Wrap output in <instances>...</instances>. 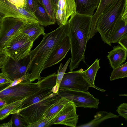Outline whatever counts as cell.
<instances>
[{
    "instance_id": "cell-1",
    "label": "cell",
    "mask_w": 127,
    "mask_h": 127,
    "mask_svg": "<svg viewBox=\"0 0 127 127\" xmlns=\"http://www.w3.org/2000/svg\"><path fill=\"white\" fill-rule=\"evenodd\" d=\"M69 22L59 26L52 32L45 33L38 46L31 51L29 79L31 82L41 78L40 74L45 64L54 50L60 42L69 33Z\"/></svg>"
},
{
    "instance_id": "cell-2",
    "label": "cell",
    "mask_w": 127,
    "mask_h": 127,
    "mask_svg": "<svg viewBox=\"0 0 127 127\" xmlns=\"http://www.w3.org/2000/svg\"><path fill=\"white\" fill-rule=\"evenodd\" d=\"M92 17L76 12L70 16L68 20V35L71 53L69 71L77 68L81 62L85 63V54L91 29Z\"/></svg>"
},
{
    "instance_id": "cell-3",
    "label": "cell",
    "mask_w": 127,
    "mask_h": 127,
    "mask_svg": "<svg viewBox=\"0 0 127 127\" xmlns=\"http://www.w3.org/2000/svg\"><path fill=\"white\" fill-rule=\"evenodd\" d=\"M127 6V0H113L97 20L96 29L104 42L111 45L110 39L115 25Z\"/></svg>"
},
{
    "instance_id": "cell-4",
    "label": "cell",
    "mask_w": 127,
    "mask_h": 127,
    "mask_svg": "<svg viewBox=\"0 0 127 127\" xmlns=\"http://www.w3.org/2000/svg\"><path fill=\"white\" fill-rule=\"evenodd\" d=\"M12 82L0 85V100H5L7 104L24 99L40 89L37 83L29 79L12 85Z\"/></svg>"
},
{
    "instance_id": "cell-5",
    "label": "cell",
    "mask_w": 127,
    "mask_h": 127,
    "mask_svg": "<svg viewBox=\"0 0 127 127\" xmlns=\"http://www.w3.org/2000/svg\"><path fill=\"white\" fill-rule=\"evenodd\" d=\"M33 42L19 31L9 40L3 50L13 60L18 61L29 55Z\"/></svg>"
},
{
    "instance_id": "cell-6",
    "label": "cell",
    "mask_w": 127,
    "mask_h": 127,
    "mask_svg": "<svg viewBox=\"0 0 127 127\" xmlns=\"http://www.w3.org/2000/svg\"><path fill=\"white\" fill-rule=\"evenodd\" d=\"M61 98L57 94L53 93L46 98L19 110L15 114L23 116L30 125L42 119L47 110Z\"/></svg>"
},
{
    "instance_id": "cell-7",
    "label": "cell",
    "mask_w": 127,
    "mask_h": 127,
    "mask_svg": "<svg viewBox=\"0 0 127 127\" xmlns=\"http://www.w3.org/2000/svg\"><path fill=\"white\" fill-rule=\"evenodd\" d=\"M61 97L73 102L77 107L97 109L99 100L88 91L59 88L57 94Z\"/></svg>"
},
{
    "instance_id": "cell-8",
    "label": "cell",
    "mask_w": 127,
    "mask_h": 127,
    "mask_svg": "<svg viewBox=\"0 0 127 127\" xmlns=\"http://www.w3.org/2000/svg\"><path fill=\"white\" fill-rule=\"evenodd\" d=\"M30 60L29 55L17 61L8 56L1 68V72L12 82L28 76Z\"/></svg>"
},
{
    "instance_id": "cell-9",
    "label": "cell",
    "mask_w": 127,
    "mask_h": 127,
    "mask_svg": "<svg viewBox=\"0 0 127 127\" xmlns=\"http://www.w3.org/2000/svg\"><path fill=\"white\" fill-rule=\"evenodd\" d=\"M93 87L87 79L83 69L65 73L60 83L59 88L88 91Z\"/></svg>"
},
{
    "instance_id": "cell-10",
    "label": "cell",
    "mask_w": 127,
    "mask_h": 127,
    "mask_svg": "<svg viewBox=\"0 0 127 127\" xmlns=\"http://www.w3.org/2000/svg\"><path fill=\"white\" fill-rule=\"evenodd\" d=\"M0 22V51L4 50L10 38L28 23L21 19L9 17L4 18Z\"/></svg>"
},
{
    "instance_id": "cell-11",
    "label": "cell",
    "mask_w": 127,
    "mask_h": 127,
    "mask_svg": "<svg viewBox=\"0 0 127 127\" xmlns=\"http://www.w3.org/2000/svg\"><path fill=\"white\" fill-rule=\"evenodd\" d=\"M6 17L18 18L28 23H38L37 18L24 8L14 4L8 0H0V21Z\"/></svg>"
},
{
    "instance_id": "cell-12",
    "label": "cell",
    "mask_w": 127,
    "mask_h": 127,
    "mask_svg": "<svg viewBox=\"0 0 127 127\" xmlns=\"http://www.w3.org/2000/svg\"><path fill=\"white\" fill-rule=\"evenodd\" d=\"M77 107L72 102L69 101L62 109L59 115L52 122L53 124H61L76 127L78 115L76 113Z\"/></svg>"
},
{
    "instance_id": "cell-13",
    "label": "cell",
    "mask_w": 127,
    "mask_h": 127,
    "mask_svg": "<svg viewBox=\"0 0 127 127\" xmlns=\"http://www.w3.org/2000/svg\"><path fill=\"white\" fill-rule=\"evenodd\" d=\"M76 13L74 0H59L55 10L56 22L59 26L65 25L69 17Z\"/></svg>"
},
{
    "instance_id": "cell-14",
    "label": "cell",
    "mask_w": 127,
    "mask_h": 127,
    "mask_svg": "<svg viewBox=\"0 0 127 127\" xmlns=\"http://www.w3.org/2000/svg\"><path fill=\"white\" fill-rule=\"evenodd\" d=\"M71 48L68 34L60 42L46 62L44 70L56 64L64 59Z\"/></svg>"
},
{
    "instance_id": "cell-15",
    "label": "cell",
    "mask_w": 127,
    "mask_h": 127,
    "mask_svg": "<svg viewBox=\"0 0 127 127\" xmlns=\"http://www.w3.org/2000/svg\"><path fill=\"white\" fill-rule=\"evenodd\" d=\"M127 55V50L121 45H118L113 47L108 52L107 57L111 67L113 69L119 66L125 61Z\"/></svg>"
},
{
    "instance_id": "cell-16",
    "label": "cell",
    "mask_w": 127,
    "mask_h": 127,
    "mask_svg": "<svg viewBox=\"0 0 127 127\" xmlns=\"http://www.w3.org/2000/svg\"><path fill=\"white\" fill-rule=\"evenodd\" d=\"M127 32V6L121 16L117 22L112 32L111 43H116L124 34Z\"/></svg>"
},
{
    "instance_id": "cell-17",
    "label": "cell",
    "mask_w": 127,
    "mask_h": 127,
    "mask_svg": "<svg viewBox=\"0 0 127 127\" xmlns=\"http://www.w3.org/2000/svg\"><path fill=\"white\" fill-rule=\"evenodd\" d=\"M53 93L52 89H40L36 92L25 98L12 114L16 113L19 110L46 98Z\"/></svg>"
},
{
    "instance_id": "cell-18",
    "label": "cell",
    "mask_w": 127,
    "mask_h": 127,
    "mask_svg": "<svg viewBox=\"0 0 127 127\" xmlns=\"http://www.w3.org/2000/svg\"><path fill=\"white\" fill-rule=\"evenodd\" d=\"M76 12L79 14L92 16L98 7L100 0H74Z\"/></svg>"
},
{
    "instance_id": "cell-19",
    "label": "cell",
    "mask_w": 127,
    "mask_h": 127,
    "mask_svg": "<svg viewBox=\"0 0 127 127\" xmlns=\"http://www.w3.org/2000/svg\"><path fill=\"white\" fill-rule=\"evenodd\" d=\"M44 31L43 26L37 23H28L20 32L34 41L40 35L45 34Z\"/></svg>"
},
{
    "instance_id": "cell-20",
    "label": "cell",
    "mask_w": 127,
    "mask_h": 127,
    "mask_svg": "<svg viewBox=\"0 0 127 127\" xmlns=\"http://www.w3.org/2000/svg\"><path fill=\"white\" fill-rule=\"evenodd\" d=\"M35 0L36 6L34 14L38 19V23L45 26L55 24L56 21L50 16L45 9L37 0Z\"/></svg>"
},
{
    "instance_id": "cell-21",
    "label": "cell",
    "mask_w": 127,
    "mask_h": 127,
    "mask_svg": "<svg viewBox=\"0 0 127 127\" xmlns=\"http://www.w3.org/2000/svg\"><path fill=\"white\" fill-rule=\"evenodd\" d=\"M113 0H100L96 10L92 17L91 29L88 39L92 38L97 32L96 25L98 18L104 10Z\"/></svg>"
},
{
    "instance_id": "cell-22",
    "label": "cell",
    "mask_w": 127,
    "mask_h": 127,
    "mask_svg": "<svg viewBox=\"0 0 127 127\" xmlns=\"http://www.w3.org/2000/svg\"><path fill=\"white\" fill-rule=\"evenodd\" d=\"M119 115H117L111 112H108L105 111H100L97 112L94 116V118L90 122L78 127H95L104 121L111 118H118Z\"/></svg>"
},
{
    "instance_id": "cell-23",
    "label": "cell",
    "mask_w": 127,
    "mask_h": 127,
    "mask_svg": "<svg viewBox=\"0 0 127 127\" xmlns=\"http://www.w3.org/2000/svg\"><path fill=\"white\" fill-rule=\"evenodd\" d=\"M99 60V59H97L93 64L87 70L84 71V72L87 78L93 88L100 91L104 92L105 91L96 87L95 85V80L96 73L98 69L100 68Z\"/></svg>"
},
{
    "instance_id": "cell-24",
    "label": "cell",
    "mask_w": 127,
    "mask_h": 127,
    "mask_svg": "<svg viewBox=\"0 0 127 127\" xmlns=\"http://www.w3.org/2000/svg\"><path fill=\"white\" fill-rule=\"evenodd\" d=\"M57 74L54 73L45 77H41L37 83L40 89H52L57 83Z\"/></svg>"
},
{
    "instance_id": "cell-25",
    "label": "cell",
    "mask_w": 127,
    "mask_h": 127,
    "mask_svg": "<svg viewBox=\"0 0 127 127\" xmlns=\"http://www.w3.org/2000/svg\"><path fill=\"white\" fill-rule=\"evenodd\" d=\"M25 98L6 104L0 108V120H2L9 115L12 114L13 112L20 105Z\"/></svg>"
},
{
    "instance_id": "cell-26",
    "label": "cell",
    "mask_w": 127,
    "mask_h": 127,
    "mask_svg": "<svg viewBox=\"0 0 127 127\" xmlns=\"http://www.w3.org/2000/svg\"><path fill=\"white\" fill-rule=\"evenodd\" d=\"M69 101L65 98H62L53 104L47 110L43 116L42 119L49 117L58 112Z\"/></svg>"
},
{
    "instance_id": "cell-27",
    "label": "cell",
    "mask_w": 127,
    "mask_h": 127,
    "mask_svg": "<svg viewBox=\"0 0 127 127\" xmlns=\"http://www.w3.org/2000/svg\"><path fill=\"white\" fill-rule=\"evenodd\" d=\"M71 59V58H69L63 67L62 64L61 63L57 73V80L56 84L52 89L53 93L57 94L59 88L60 83L65 73L68 64L70 62Z\"/></svg>"
},
{
    "instance_id": "cell-28",
    "label": "cell",
    "mask_w": 127,
    "mask_h": 127,
    "mask_svg": "<svg viewBox=\"0 0 127 127\" xmlns=\"http://www.w3.org/2000/svg\"><path fill=\"white\" fill-rule=\"evenodd\" d=\"M127 76V62L113 69L110 78V81L123 78Z\"/></svg>"
},
{
    "instance_id": "cell-29",
    "label": "cell",
    "mask_w": 127,
    "mask_h": 127,
    "mask_svg": "<svg viewBox=\"0 0 127 127\" xmlns=\"http://www.w3.org/2000/svg\"><path fill=\"white\" fill-rule=\"evenodd\" d=\"M61 109L54 114L30 124L29 127H48L51 126V123L54 119L60 114Z\"/></svg>"
},
{
    "instance_id": "cell-30",
    "label": "cell",
    "mask_w": 127,
    "mask_h": 127,
    "mask_svg": "<svg viewBox=\"0 0 127 127\" xmlns=\"http://www.w3.org/2000/svg\"><path fill=\"white\" fill-rule=\"evenodd\" d=\"M44 8L50 16L55 21L56 7L53 0H37Z\"/></svg>"
},
{
    "instance_id": "cell-31",
    "label": "cell",
    "mask_w": 127,
    "mask_h": 127,
    "mask_svg": "<svg viewBox=\"0 0 127 127\" xmlns=\"http://www.w3.org/2000/svg\"><path fill=\"white\" fill-rule=\"evenodd\" d=\"M11 118L12 127H29L30 124L25 118L20 115L14 113Z\"/></svg>"
},
{
    "instance_id": "cell-32",
    "label": "cell",
    "mask_w": 127,
    "mask_h": 127,
    "mask_svg": "<svg viewBox=\"0 0 127 127\" xmlns=\"http://www.w3.org/2000/svg\"><path fill=\"white\" fill-rule=\"evenodd\" d=\"M116 111L119 115L124 117L126 120L127 119V104L124 103L117 107Z\"/></svg>"
},
{
    "instance_id": "cell-33",
    "label": "cell",
    "mask_w": 127,
    "mask_h": 127,
    "mask_svg": "<svg viewBox=\"0 0 127 127\" xmlns=\"http://www.w3.org/2000/svg\"><path fill=\"white\" fill-rule=\"evenodd\" d=\"M35 5V0H28L26 5L24 8L28 11L34 14Z\"/></svg>"
},
{
    "instance_id": "cell-34",
    "label": "cell",
    "mask_w": 127,
    "mask_h": 127,
    "mask_svg": "<svg viewBox=\"0 0 127 127\" xmlns=\"http://www.w3.org/2000/svg\"><path fill=\"white\" fill-rule=\"evenodd\" d=\"M121 46L127 50V33L122 36L118 41Z\"/></svg>"
},
{
    "instance_id": "cell-35",
    "label": "cell",
    "mask_w": 127,
    "mask_h": 127,
    "mask_svg": "<svg viewBox=\"0 0 127 127\" xmlns=\"http://www.w3.org/2000/svg\"><path fill=\"white\" fill-rule=\"evenodd\" d=\"M8 55L4 51H0V68H1L7 60Z\"/></svg>"
},
{
    "instance_id": "cell-36",
    "label": "cell",
    "mask_w": 127,
    "mask_h": 127,
    "mask_svg": "<svg viewBox=\"0 0 127 127\" xmlns=\"http://www.w3.org/2000/svg\"><path fill=\"white\" fill-rule=\"evenodd\" d=\"M12 82L4 73H0V85Z\"/></svg>"
},
{
    "instance_id": "cell-37",
    "label": "cell",
    "mask_w": 127,
    "mask_h": 127,
    "mask_svg": "<svg viewBox=\"0 0 127 127\" xmlns=\"http://www.w3.org/2000/svg\"><path fill=\"white\" fill-rule=\"evenodd\" d=\"M12 127V119L8 122L0 125V127Z\"/></svg>"
},
{
    "instance_id": "cell-38",
    "label": "cell",
    "mask_w": 127,
    "mask_h": 127,
    "mask_svg": "<svg viewBox=\"0 0 127 127\" xmlns=\"http://www.w3.org/2000/svg\"><path fill=\"white\" fill-rule=\"evenodd\" d=\"M11 3L17 6L22 7L18 0H8Z\"/></svg>"
},
{
    "instance_id": "cell-39",
    "label": "cell",
    "mask_w": 127,
    "mask_h": 127,
    "mask_svg": "<svg viewBox=\"0 0 127 127\" xmlns=\"http://www.w3.org/2000/svg\"><path fill=\"white\" fill-rule=\"evenodd\" d=\"M7 104L5 100H0V109L5 106Z\"/></svg>"
},
{
    "instance_id": "cell-40",
    "label": "cell",
    "mask_w": 127,
    "mask_h": 127,
    "mask_svg": "<svg viewBox=\"0 0 127 127\" xmlns=\"http://www.w3.org/2000/svg\"><path fill=\"white\" fill-rule=\"evenodd\" d=\"M20 4L22 7L24 8V2L23 0H18Z\"/></svg>"
},
{
    "instance_id": "cell-41",
    "label": "cell",
    "mask_w": 127,
    "mask_h": 127,
    "mask_svg": "<svg viewBox=\"0 0 127 127\" xmlns=\"http://www.w3.org/2000/svg\"><path fill=\"white\" fill-rule=\"evenodd\" d=\"M58 0H53V1L55 6L56 9V5L57 4Z\"/></svg>"
},
{
    "instance_id": "cell-42",
    "label": "cell",
    "mask_w": 127,
    "mask_h": 127,
    "mask_svg": "<svg viewBox=\"0 0 127 127\" xmlns=\"http://www.w3.org/2000/svg\"><path fill=\"white\" fill-rule=\"evenodd\" d=\"M24 0V7H25V5H26V4L27 3V2L28 0Z\"/></svg>"
},
{
    "instance_id": "cell-43",
    "label": "cell",
    "mask_w": 127,
    "mask_h": 127,
    "mask_svg": "<svg viewBox=\"0 0 127 127\" xmlns=\"http://www.w3.org/2000/svg\"><path fill=\"white\" fill-rule=\"evenodd\" d=\"M126 94H124V95H123V94H120L119 95V96H127V95H125Z\"/></svg>"
},
{
    "instance_id": "cell-44",
    "label": "cell",
    "mask_w": 127,
    "mask_h": 127,
    "mask_svg": "<svg viewBox=\"0 0 127 127\" xmlns=\"http://www.w3.org/2000/svg\"><path fill=\"white\" fill-rule=\"evenodd\" d=\"M1 26V23L0 21V29Z\"/></svg>"
}]
</instances>
